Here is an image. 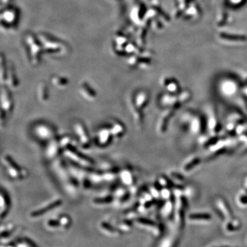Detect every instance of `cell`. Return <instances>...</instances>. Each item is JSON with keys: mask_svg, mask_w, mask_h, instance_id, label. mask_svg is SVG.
<instances>
[{"mask_svg": "<svg viewBox=\"0 0 247 247\" xmlns=\"http://www.w3.org/2000/svg\"><path fill=\"white\" fill-rule=\"evenodd\" d=\"M53 170L65 191L70 196H76L81 186L78 180L71 172L66 158L60 156L53 161Z\"/></svg>", "mask_w": 247, "mask_h": 247, "instance_id": "6da1fadb", "label": "cell"}, {"mask_svg": "<svg viewBox=\"0 0 247 247\" xmlns=\"http://www.w3.org/2000/svg\"><path fill=\"white\" fill-rule=\"evenodd\" d=\"M63 155L67 160L82 167H93L95 164L93 159L82 154L81 151L74 147L73 144L66 148L63 152Z\"/></svg>", "mask_w": 247, "mask_h": 247, "instance_id": "7a4b0ae2", "label": "cell"}, {"mask_svg": "<svg viewBox=\"0 0 247 247\" xmlns=\"http://www.w3.org/2000/svg\"><path fill=\"white\" fill-rule=\"evenodd\" d=\"M2 163L5 167V171L11 179L20 181L27 176V172L23 167L19 166L9 155H5L2 156Z\"/></svg>", "mask_w": 247, "mask_h": 247, "instance_id": "3957f363", "label": "cell"}, {"mask_svg": "<svg viewBox=\"0 0 247 247\" xmlns=\"http://www.w3.org/2000/svg\"><path fill=\"white\" fill-rule=\"evenodd\" d=\"M65 150V147L63 146L62 144L60 136H56L50 141L47 142L45 149V158L49 161H53L63 155Z\"/></svg>", "mask_w": 247, "mask_h": 247, "instance_id": "277c9868", "label": "cell"}, {"mask_svg": "<svg viewBox=\"0 0 247 247\" xmlns=\"http://www.w3.org/2000/svg\"><path fill=\"white\" fill-rule=\"evenodd\" d=\"M33 134L38 140L46 142L50 141L56 136L55 128L45 122L36 123L33 128Z\"/></svg>", "mask_w": 247, "mask_h": 247, "instance_id": "5b68a950", "label": "cell"}, {"mask_svg": "<svg viewBox=\"0 0 247 247\" xmlns=\"http://www.w3.org/2000/svg\"><path fill=\"white\" fill-rule=\"evenodd\" d=\"M73 130L78 138L79 145L83 150H89L91 147V139L84 125L82 122H76L73 125Z\"/></svg>", "mask_w": 247, "mask_h": 247, "instance_id": "8992f818", "label": "cell"}, {"mask_svg": "<svg viewBox=\"0 0 247 247\" xmlns=\"http://www.w3.org/2000/svg\"><path fill=\"white\" fill-rule=\"evenodd\" d=\"M134 225H136L141 229H146L156 236L159 235L162 232L161 224L150 219L144 218H136L133 220Z\"/></svg>", "mask_w": 247, "mask_h": 247, "instance_id": "52a82bcc", "label": "cell"}, {"mask_svg": "<svg viewBox=\"0 0 247 247\" xmlns=\"http://www.w3.org/2000/svg\"><path fill=\"white\" fill-rule=\"evenodd\" d=\"M111 194L113 196V205L115 207H120L121 206L126 204L130 200L132 194H131L129 189L126 188V186H117L113 190Z\"/></svg>", "mask_w": 247, "mask_h": 247, "instance_id": "ba28073f", "label": "cell"}, {"mask_svg": "<svg viewBox=\"0 0 247 247\" xmlns=\"http://www.w3.org/2000/svg\"><path fill=\"white\" fill-rule=\"evenodd\" d=\"M26 41L27 45H28L30 48V55H31L32 62L34 64H37L39 60V56L41 54V47L38 43L37 38L31 34H27L26 37Z\"/></svg>", "mask_w": 247, "mask_h": 247, "instance_id": "9c48e42d", "label": "cell"}, {"mask_svg": "<svg viewBox=\"0 0 247 247\" xmlns=\"http://www.w3.org/2000/svg\"><path fill=\"white\" fill-rule=\"evenodd\" d=\"M188 207V202L184 196H180L177 201V205L175 207V216L178 226L182 229L185 223V214L186 208Z\"/></svg>", "mask_w": 247, "mask_h": 247, "instance_id": "30bf717a", "label": "cell"}, {"mask_svg": "<svg viewBox=\"0 0 247 247\" xmlns=\"http://www.w3.org/2000/svg\"><path fill=\"white\" fill-rule=\"evenodd\" d=\"M113 139L109 126H103L100 128L96 134V144L100 147H106L109 145Z\"/></svg>", "mask_w": 247, "mask_h": 247, "instance_id": "8fae6325", "label": "cell"}, {"mask_svg": "<svg viewBox=\"0 0 247 247\" xmlns=\"http://www.w3.org/2000/svg\"><path fill=\"white\" fill-rule=\"evenodd\" d=\"M62 203L63 201L61 199H56L52 200L48 204L42 206V207L32 211L30 213L29 216L31 218H40V217L44 216L45 213L49 212V211H51L52 210L54 209L55 208L59 207V206L62 205Z\"/></svg>", "mask_w": 247, "mask_h": 247, "instance_id": "7c38bea8", "label": "cell"}, {"mask_svg": "<svg viewBox=\"0 0 247 247\" xmlns=\"http://www.w3.org/2000/svg\"><path fill=\"white\" fill-rule=\"evenodd\" d=\"M216 205L218 209V212L220 213V216L222 220L227 219L226 220L230 221L232 220L235 218L233 217V213L230 208L229 205L226 202V200L222 199V198H219L216 200Z\"/></svg>", "mask_w": 247, "mask_h": 247, "instance_id": "4fadbf2b", "label": "cell"}, {"mask_svg": "<svg viewBox=\"0 0 247 247\" xmlns=\"http://www.w3.org/2000/svg\"><path fill=\"white\" fill-rule=\"evenodd\" d=\"M119 178L123 185L128 188L135 185V177L133 170L129 167H125L120 170Z\"/></svg>", "mask_w": 247, "mask_h": 247, "instance_id": "5bb4252c", "label": "cell"}, {"mask_svg": "<svg viewBox=\"0 0 247 247\" xmlns=\"http://www.w3.org/2000/svg\"><path fill=\"white\" fill-rule=\"evenodd\" d=\"M99 230L108 237L117 238L121 235L120 231L115 226L105 221H102L98 224Z\"/></svg>", "mask_w": 247, "mask_h": 247, "instance_id": "9a60e30c", "label": "cell"}, {"mask_svg": "<svg viewBox=\"0 0 247 247\" xmlns=\"http://www.w3.org/2000/svg\"><path fill=\"white\" fill-rule=\"evenodd\" d=\"M1 104L2 110L4 111L6 113H9L12 111L13 101L9 90L5 87H2L1 95Z\"/></svg>", "mask_w": 247, "mask_h": 247, "instance_id": "2e32d148", "label": "cell"}, {"mask_svg": "<svg viewBox=\"0 0 247 247\" xmlns=\"http://www.w3.org/2000/svg\"><path fill=\"white\" fill-rule=\"evenodd\" d=\"M110 130L112 133L113 139L119 140L126 133V128L123 123L119 120H113L109 125Z\"/></svg>", "mask_w": 247, "mask_h": 247, "instance_id": "e0dca14e", "label": "cell"}, {"mask_svg": "<svg viewBox=\"0 0 247 247\" xmlns=\"http://www.w3.org/2000/svg\"><path fill=\"white\" fill-rule=\"evenodd\" d=\"M79 92L82 97L87 101L93 102L95 100L96 98H97V95H96L94 89H93L89 84L86 83V82H82L80 85Z\"/></svg>", "mask_w": 247, "mask_h": 247, "instance_id": "ac0fdd59", "label": "cell"}, {"mask_svg": "<svg viewBox=\"0 0 247 247\" xmlns=\"http://www.w3.org/2000/svg\"><path fill=\"white\" fill-rule=\"evenodd\" d=\"M104 182H112L119 177L120 170L116 166H108L102 170Z\"/></svg>", "mask_w": 247, "mask_h": 247, "instance_id": "d6986e66", "label": "cell"}, {"mask_svg": "<svg viewBox=\"0 0 247 247\" xmlns=\"http://www.w3.org/2000/svg\"><path fill=\"white\" fill-rule=\"evenodd\" d=\"M113 196L112 194L102 195L101 196L94 197L91 200V203L93 206L97 207H103L111 205L113 203Z\"/></svg>", "mask_w": 247, "mask_h": 247, "instance_id": "ffe728a7", "label": "cell"}, {"mask_svg": "<svg viewBox=\"0 0 247 247\" xmlns=\"http://www.w3.org/2000/svg\"><path fill=\"white\" fill-rule=\"evenodd\" d=\"M176 207V201L173 196L170 199L167 200L166 203L161 209V215L166 218H170L174 215Z\"/></svg>", "mask_w": 247, "mask_h": 247, "instance_id": "44dd1931", "label": "cell"}, {"mask_svg": "<svg viewBox=\"0 0 247 247\" xmlns=\"http://www.w3.org/2000/svg\"><path fill=\"white\" fill-rule=\"evenodd\" d=\"M10 208V200L7 194L5 192L2 190L1 195H0V214L1 218H4L6 216L7 213L9 211Z\"/></svg>", "mask_w": 247, "mask_h": 247, "instance_id": "7402d4cb", "label": "cell"}, {"mask_svg": "<svg viewBox=\"0 0 247 247\" xmlns=\"http://www.w3.org/2000/svg\"><path fill=\"white\" fill-rule=\"evenodd\" d=\"M88 176L91 184L98 185V184L104 183L102 170H95L91 167L89 170Z\"/></svg>", "mask_w": 247, "mask_h": 247, "instance_id": "603a6c76", "label": "cell"}, {"mask_svg": "<svg viewBox=\"0 0 247 247\" xmlns=\"http://www.w3.org/2000/svg\"><path fill=\"white\" fill-rule=\"evenodd\" d=\"M148 101V95L147 93L141 91L136 94L133 102L137 108L141 110V111H143V109H144L145 108V106H146Z\"/></svg>", "mask_w": 247, "mask_h": 247, "instance_id": "cb8c5ba5", "label": "cell"}, {"mask_svg": "<svg viewBox=\"0 0 247 247\" xmlns=\"http://www.w3.org/2000/svg\"><path fill=\"white\" fill-rule=\"evenodd\" d=\"M173 115L172 111H168L166 113L162 115L160 120L159 121L158 123V131L160 133H166L167 130V125H168V122L170 118L172 117Z\"/></svg>", "mask_w": 247, "mask_h": 247, "instance_id": "d4e9b609", "label": "cell"}, {"mask_svg": "<svg viewBox=\"0 0 247 247\" xmlns=\"http://www.w3.org/2000/svg\"><path fill=\"white\" fill-rule=\"evenodd\" d=\"M134 225L133 220L126 218L116 222L115 223V226L119 229L121 232H129L133 229Z\"/></svg>", "mask_w": 247, "mask_h": 247, "instance_id": "484cf974", "label": "cell"}, {"mask_svg": "<svg viewBox=\"0 0 247 247\" xmlns=\"http://www.w3.org/2000/svg\"><path fill=\"white\" fill-rule=\"evenodd\" d=\"M38 99L41 102L45 103L48 100V89L45 82L39 84L37 89Z\"/></svg>", "mask_w": 247, "mask_h": 247, "instance_id": "4316f807", "label": "cell"}, {"mask_svg": "<svg viewBox=\"0 0 247 247\" xmlns=\"http://www.w3.org/2000/svg\"><path fill=\"white\" fill-rule=\"evenodd\" d=\"M52 83L57 89H65L69 84V81L67 78L60 76H54L51 79Z\"/></svg>", "mask_w": 247, "mask_h": 247, "instance_id": "83f0119b", "label": "cell"}, {"mask_svg": "<svg viewBox=\"0 0 247 247\" xmlns=\"http://www.w3.org/2000/svg\"><path fill=\"white\" fill-rule=\"evenodd\" d=\"M189 220L192 221H209L211 216L209 213H192L188 216Z\"/></svg>", "mask_w": 247, "mask_h": 247, "instance_id": "f1b7e54d", "label": "cell"}, {"mask_svg": "<svg viewBox=\"0 0 247 247\" xmlns=\"http://www.w3.org/2000/svg\"><path fill=\"white\" fill-rule=\"evenodd\" d=\"M44 224H45L46 229L49 231H57L60 229V225L57 218H50L47 220Z\"/></svg>", "mask_w": 247, "mask_h": 247, "instance_id": "f546056e", "label": "cell"}, {"mask_svg": "<svg viewBox=\"0 0 247 247\" xmlns=\"http://www.w3.org/2000/svg\"><path fill=\"white\" fill-rule=\"evenodd\" d=\"M56 218L59 222L60 225V229L61 230H66L70 227L71 224V220L67 215H64L63 214V215L59 216Z\"/></svg>", "mask_w": 247, "mask_h": 247, "instance_id": "4dcf8cb0", "label": "cell"}, {"mask_svg": "<svg viewBox=\"0 0 247 247\" xmlns=\"http://www.w3.org/2000/svg\"><path fill=\"white\" fill-rule=\"evenodd\" d=\"M16 11L14 9H8L2 14V19H4L8 23H13L16 19Z\"/></svg>", "mask_w": 247, "mask_h": 247, "instance_id": "1f68e13d", "label": "cell"}, {"mask_svg": "<svg viewBox=\"0 0 247 247\" xmlns=\"http://www.w3.org/2000/svg\"><path fill=\"white\" fill-rule=\"evenodd\" d=\"M37 245L29 238H21L15 241V246L17 247H36Z\"/></svg>", "mask_w": 247, "mask_h": 247, "instance_id": "d6a6232c", "label": "cell"}, {"mask_svg": "<svg viewBox=\"0 0 247 247\" xmlns=\"http://www.w3.org/2000/svg\"><path fill=\"white\" fill-rule=\"evenodd\" d=\"M200 162V159L199 157H195L193 158L189 161H188V163H186L183 166V170L185 172H189L191 171V170L194 169L195 167H196L197 166H199V164Z\"/></svg>", "mask_w": 247, "mask_h": 247, "instance_id": "836d02e7", "label": "cell"}, {"mask_svg": "<svg viewBox=\"0 0 247 247\" xmlns=\"http://www.w3.org/2000/svg\"><path fill=\"white\" fill-rule=\"evenodd\" d=\"M8 71H9V75H8V77H7V82L8 86L10 88H12V89H15V88L17 87L18 86L17 79H16V77H15L14 71L10 70Z\"/></svg>", "mask_w": 247, "mask_h": 247, "instance_id": "e575fe53", "label": "cell"}, {"mask_svg": "<svg viewBox=\"0 0 247 247\" xmlns=\"http://www.w3.org/2000/svg\"><path fill=\"white\" fill-rule=\"evenodd\" d=\"M238 202L242 205H247V195L244 193H241L238 196Z\"/></svg>", "mask_w": 247, "mask_h": 247, "instance_id": "d590c367", "label": "cell"}, {"mask_svg": "<svg viewBox=\"0 0 247 247\" xmlns=\"http://www.w3.org/2000/svg\"><path fill=\"white\" fill-rule=\"evenodd\" d=\"M171 174V177L172 178H174V179H176L177 181H181V182H182V181H183L184 180H185V178H184V177H183V175H181V174H179V173L172 172L171 174Z\"/></svg>", "mask_w": 247, "mask_h": 247, "instance_id": "8d00e7d4", "label": "cell"}, {"mask_svg": "<svg viewBox=\"0 0 247 247\" xmlns=\"http://www.w3.org/2000/svg\"><path fill=\"white\" fill-rule=\"evenodd\" d=\"M243 193L246 194L247 195V176L244 178V184H243V189H242V192Z\"/></svg>", "mask_w": 247, "mask_h": 247, "instance_id": "74e56055", "label": "cell"}, {"mask_svg": "<svg viewBox=\"0 0 247 247\" xmlns=\"http://www.w3.org/2000/svg\"><path fill=\"white\" fill-rule=\"evenodd\" d=\"M10 1H12V0H2V3H4V4H8V3H10Z\"/></svg>", "mask_w": 247, "mask_h": 247, "instance_id": "f35d334b", "label": "cell"}]
</instances>
